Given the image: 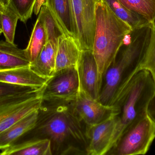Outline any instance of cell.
Wrapping results in <instances>:
<instances>
[{
	"mask_svg": "<svg viewBox=\"0 0 155 155\" xmlns=\"http://www.w3.org/2000/svg\"><path fill=\"white\" fill-rule=\"evenodd\" d=\"M63 103H57L47 107L42 106L39 110L35 126L17 138L3 151L14 150L29 141L47 137L51 143L58 146L70 138L86 144L87 138L82 121L72 107Z\"/></svg>",
	"mask_w": 155,
	"mask_h": 155,
	"instance_id": "6da1fadb",
	"label": "cell"
},
{
	"mask_svg": "<svg viewBox=\"0 0 155 155\" xmlns=\"http://www.w3.org/2000/svg\"><path fill=\"white\" fill-rule=\"evenodd\" d=\"M96 26L92 52L97 65L98 83L102 88L103 78L115 62L132 27L117 17L104 0L96 5Z\"/></svg>",
	"mask_w": 155,
	"mask_h": 155,
	"instance_id": "7a4b0ae2",
	"label": "cell"
},
{
	"mask_svg": "<svg viewBox=\"0 0 155 155\" xmlns=\"http://www.w3.org/2000/svg\"><path fill=\"white\" fill-rule=\"evenodd\" d=\"M155 95V80L152 74L145 70L138 71L116 93L109 105L119 110L111 150L130 124L137 117L147 113L148 105Z\"/></svg>",
	"mask_w": 155,
	"mask_h": 155,
	"instance_id": "3957f363",
	"label": "cell"
},
{
	"mask_svg": "<svg viewBox=\"0 0 155 155\" xmlns=\"http://www.w3.org/2000/svg\"><path fill=\"white\" fill-rule=\"evenodd\" d=\"M150 26L133 31L130 42L105 75V83L99 101L109 106L114 96L139 71L151 35Z\"/></svg>",
	"mask_w": 155,
	"mask_h": 155,
	"instance_id": "277c9868",
	"label": "cell"
},
{
	"mask_svg": "<svg viewBox=\"0 0 155 155\" xmlns=\"http://www.w3.org/2000/svg\"><path fill=\"white\" fill-rule=\"evenodd\" d=\"M155 139V124L147 113L130 124L112 150L115 155H145Z\"/></svg>",
	"mask_w": 155,
	"mask_h": 155,
	"instance_id": "5b68a950",
	"label": "cell"
},
{
	"mask_svg": "<svg viewBox=\"0 0 155 155\" xmlns=\"http://www.w3.org/2000/svg\"><path fill=\"white\" fill-rule=\"evenodd\" d=\"M43 88L0 99V133L30 113L41 108L43 103Z\"/></svg>",
	"mask_w": 155,
	"mask_h": 155,
	"instance_id": "8992f818",
	"label": "cell"
},
{
	"mask_svg": "<svg viewBox=\"0 0 155 155\" xmlns=\"http://www.w3.org/2000/svg\"><path fill=\"white\" fill-rule=\"evenodd\" d=\"M80 88L76 67L59 71L48 81L42 93L43 101L55 103L73 102Z\"/></svg>",
	"mask_w": 155,
	"mask_h": 155,
	"instance_id": "52a82bcc",
	"label": "cell"
},
{
	"mask_svg": "<svg viewBox=\"0 0 155 155\" xmlns=\"http://www.w3.org/2000/svg\"><path fill=\"white\" fill-rule=\"evenodd\" d=\"M81 51H92L96 26V5L100 0H70Z\"/></svg>",
	"mask_w": 155,
	"mask_h": 155,
	"instance_id": "ba28073f",
	"label": "cell"
},
{
	"mask_svg": "<svg viewBox=\"0 0 155 155\" xmlns=\"http://www.w3.org/2000/svg\"><path fill=\"white\" fill-rule=\"evenodd\" d=\"M119 112H114L100 123L87 126L85 133L89 144L86 154H106L111 149V142Z\"/></svg>",
	"mask_w": 155,
	"mask_h": 155,
	"instance_id": "9c48e42d",
	"label": "cell"
},
{
	"mask_svg": "<svg viewBox=\"0 0 155 155\" xmlns=\"http://www.w3.org/2000/svg\"><path fill=\"white\" fill-rule=\"evenodd\" d=\"M74 111L87 126L94 125L105 119L112 113L119 112L114 106L103 104L87 94L79 88L75 100L72 102Z\"/></svg>",
	"mask_w": 155,
	"mask_h": 155,
	"instance_id": "30bf717a",
	"label": "cell"
},
{
	"mask_svg": "<svg viewBox=\"0 0 155 155\" xmlns=\"http://www.w3.org/2000/svg\"><path fill=\"white\" fill-rule=\"evenodd\" d=\"M76 68L80 89L99 101L102 88L98 83V69L92 51H81Z\"/></svg>",
	"mask_w": 155,
	"mask_h": 155,
	"instance_id": "8fae6325",
	"label": "cell"
},
{
	"mask_svg": "<svg viewBox=\"0 0 155 155\" xmlns=\"http://www.w3.org/2000/svg\"><path fill=\"white\" fill-rule=\"evenodd\" d=\"M42 4L48 8L63 33L77 42V26L71 1L45 0Z\"/></svg>",
	"mask_w": 155,
	"mask_h": 155,
	"instance_id": "7c38bea8",
	"label": "cell"
},
{
	"mask_svg": "<svg viewBox=\"0 0 155 155\" xmlns=\"http://www.w3.org/2000/svg\"><path fill=\"white\" fill-rule=\"evenodd\" d=\"M51 78L36 73L31 69L30 66L0 71V82L37 90L43 89Z\"/></svg>",
	"mask_w": 155,
	"mask_h": 155,
	"instance_id": "4fadbf2b",
	"label": "cell"
},
{
	"mask_svg": "<svg viewBox=\"0 0 155 155\" xmlns=\"http://www.w3.org/2000/svg\"><path fill=\"white\" fill-rule=\"evenodd\" d=\"M81 52L74 38L61 35L58 39L55 73L63 69L76 67Z\"/></svg>",
	"mask_w": 155,
	"mask_h": 155,
	"instance_id": "5bb4252c",
	"label": "cell"
},
{
	"mask_svg": "<svg viewBox=\"0 0 155 155\" xmlns=\"http://www.w3.org/2000/svg\"><path fill=\"white\" fill-rule=\"evenodd\" d=\"M30 64L25 49H20L14 43L0 41V71L28 66Z\"/></svg>",
	"mask_w": 155,
	"mask_h": 155,
	"instance_id": "9a60e30c",
	"label": "cell"
},
{
	"mask_svg": "<svg viewBox=\"0 0 155 155\" xmlns=\"http://www.w3.org/2000/svg\"><path fill=\"white\" fill-rule=\"evenodd\" d=\"M39 110L30 113L0 133V151L5 149L17 138L32 129L38 119Z\"/></svg>",
	"mask_w": 155,
	"mask_h": 155,
	"instance_id": "2e32d148",
	"label": "cell"
},
{
	"mask_svg": "<svg viewBox=\"0 0 155 155\" xmlns=\"http://www.w3.org/2000/svg\"><path fill=\"white\" fill-rule=\"evenodd\" d=\"M57 46L47 42L36 60L30 64V67L41 76L51 78L55 73Z\"/></svg>",
	"mask_w": 155,
	"mask_h": 155,
	"instance_id": "e0dca14e",
	"label": "cell"
},
{
	"mask_svg": "<svg viewBox=\"0 0 155 155\" xmlns=\"http://www.w3.org/2000/svg\"><path fill=\"white\" fill-rule=\"evenodd\" d=\"M113 12L128 24L133 31L152 25L145 19L127 9L118 0H104Z\"/></svg>",
	"mask_w": 155,
	"mask_h": 155,
	"instance_id": "ac0fdd59",
	"label": "cell"
},
{
	"mask_svg": "<svg viewBox=\"0 0 155 155\" xmlns=\"http://www.w3.org/2000/svg\"><path fill=\"white\" fill-rule=\"evenodd\" d=\"M52 143L47 138L29 141L20 147L2 153V155H51Z\"/></svg>",
	"mask_w": 155,
	"mask_h": 155,
	"instance_id": "d6986e66",
	"label": "cell"
},
{
	"mask_svg": "<svg viewBox=\"0 0 155 155\" xmlns=\"http://www.w3.org/2000/svg\"><path fill=\"white\" fill-rule=\"evenodd\" d=\"M46 43L45 31L42 23L38 17L33 28L28 45L25 49L26 56L31 63L36 60Z\"/></svg>",
	"mask_w": 155,
	"mask_h": 155,
	"instance_id": "ffe728a7",
	"label": "cell"
},
{
	"mask_svg": "<svg viewBox=\"0 0 155 155\" xmlns=\"http://www.w3.org/2000/svg\"><path fill=\"white\" fill-rule=\"evenodd\" d=\"M130 11L145 19L155 27V0H118Z\"/></svg>",
	"mask_w": 155,
	"mask_h": 155,
	"instance_id": "44dd1931",
	"label": "cell"
},
{
	"mask_svg": "<svg viewBox=\"0 0 155 155\" xmlns=\"http://www.w3.org/2000/svg\"><path fill=\"white\" fill-rule=\"evenodd\" d=\"M38 18L42 23L46 35V42H51L57 46L59 37L64 34L48 8L42 4Z\"/></svg>",
	"mask_w": 155,
	"mask_h": 155,
	"instance_id": "7402d4cb",
	"label": "cell"
},
{
	"mask_svg": "<svg viewBox=\"0 0 155 155\" xmlns=\"http://www.w3.org/2000/svg\"><path fill=\"white\" fill-rule=\"evenodd\" d=\"M1 15L2 31L5 40L10 42L14 43L16 25L20 19L19 15L10 3L4 7Z\"/></svg>",
	"mask_w": 155,
	"mask_h": 155,
	"instance_id": "603a6c76",
	"label": "cell"
},
{
	"mask_svg": "<svg viewBox=\"0 0 155 155\" xmlns=\"http://www.w3.org/2000/svg\"><path fill=\"white\" fill-rule=\"evenodd\" d=\"M149 71L155 80V27L151 28V35L139 66V71Z\"/></svg>",
	"mask_w": 155,
	"mask_h": 155,
	"instance_id": "cb8c5ba5",
	"label": "cell"
},
{
	"mask_svg": "<svg viewBox=\"0 0 155 155\" xmlns=\"http://www.w3.org/2000/svg\"><path fill=\"white\" fill-rule=\"evenodd\" d=\"M37 0H11L10 4L19 15V20L26 23L31 17Z\"/></svg>",
	"mask_w": 155,
	"mask_h": 155,
	"instance_id": "d4e9b609",
	"label": "cell"
},
{
	"mask_svg": "<svg viewBox=\"0 0 155 155\" xmlns=\"http://www.w3.org/2000/svg\"><path fill=\"white\" fill-rule=\"evenodd\" d=\"M37 90H39L27 86L10 84L0 82V99L19 95Z\"/></svg>",
	"mask_w": 155,
	"mask_h": 155,
	"instance_id": "484cf974",
	"label": "cell"
},
{
	"mask_svg": "<svg viewBox=\"0 0 155 155\" xmlns=\"http://www.w3.org/2000/svg\"><path fill=\"white\" fill-rule=\"evenodd\" d=\"M147 113V114L155 124V95L148 105Z\"/></svg>",
	"mask_w": 155,
	"mask_h": 155,
	"instance_id": "4316f807",
	"label": "cell"
},
{
	"mask_svg": "<svg viewBox=\"0 0 155 155\" xmlns=\"http://www.w3.org/2000/svg\"><path fill=\"white\" fill-rule=\"evenodd\" d=\"M62 155H81L84 154V151L77 147L70 146L65 149L62 153Z\"/></svg>",
	"mask_w": 155,
	"mask_h": 155,
	"instance_id": "83f0119b",
	"label": "cell"
},
{
	"mask_svg": "<svg viewBox=\"0 0 155 155\" xmlns=\"http://www.w3.org/2000/svg\"><path fill=\"white\" fill-rule=\"evenodd\" d=\"M10 1L11 0H0V3L5 7L10 4Z\"/></svg>",
	"mask_w": 155,
	"mask_h": 155,
	"instance_id": "f1b7e54d",
	"label": "cell"
},
{
	"mask_svg": "<svg viewBox=\"0 0 155 155\" xmlns=\"http://www.w3.org/2000/svg\"><path fill=\"white\" fill-rule=\"evenodd\" d=\"M4 9V6L0 3V13H2V12L3 10Z\"/></svg>",
	"mask_w": 155,
	"mask_h": 155,
	"instance_id": "f546056e",
	"label": "cell"
},
{
	"mask_svg": "<svg viewBox=\"0 0 155 155\" xmlns=\"http://www.w3.org/2000/svg\"><path fill=\"white\" fill-rule=\"evenodd\" d=\"M0 29L2 31V15L1 13H0Z\"/></svg>",
	"mask_w": 155,
	"mask_h": 155,
	"instance_id": "4dcf8cb0",
	"label": "cell"
},
{
	"mask_svg": "<svg viewBox=\"0 0 155 155\" xmlns=\"http://www.w3.org/2000/svg\"><path fill=\"white\" fill-rule=\"evenodd\" d=\"M2 33V30L0 29V35H1Z\"/></svg>",
	"mask_w": 155,
	"mask_h": 155,
	"instance_id": "1f68e13d",
	"label": "cell"
},
{
	"mask_svg": "<svg viewBox=\"0 0 155 155\" xmlns=\"http://www.w3.org/2000/svg\"></svg>",
	"mask_w": 155,
	"mask_h": 155,
	"instance_id": "d6a6232c",
	"label": "cell"
}]
</instances>
